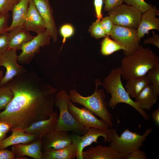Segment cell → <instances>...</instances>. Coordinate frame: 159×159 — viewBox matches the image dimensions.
Returning <instances> with one entry per match:
<instances>
[{"label": "cell", "instance_id": "1", "mask_svg": "<svg viewBox=\"0 0 159 159\" xmlns=\"http://www.w3.org/2000/svg\"><path fill=\"white\" fill-rule=\"evenodd\" d=\"M6 85L14 97L0 112V120L11 124V131L23 130L37 121L47 119L54 112V96L58 89L34 71L16 76Z\"/></svg>", "mask_w": 159, "mask_h": 159}, {"label": "cell", "instance_id": "2", "mask_svg": "<svg viewBox=\"0 0 159 159\" xmlns=\"http://www.w3.org/2000/svg\"><path fill=\"white\" fill-rule=\"evenodd\" d=\"M158 65V56L150 49L140 45L134 53L125 56L122 60L121 77L125 80L142 77Z\"/></svg>", "mask_w": 159, "mask_h": 159}, {"label": "cell", "instance_id": "3", "mask_svg": "<svg viewBox=\"0 0 159 159\" xmlns=\"http://www.w3.org/2000/svg\"><path fill=\"white\" fill-rule=\"evenodd\" d=\"M121 77L120 67L115 68L104 78L102 83V85L103 86L107 92L110 93L111 95L108 106L114 109L119 103L126 104L136 109L146 120H149L150 116L139 107L137 103L131 99L124 87Z\"/></svg>", "mask_w": 159, "mask_h": 159}, {"label": "cell", "instance_id": "4", "mask_svg": "<svg viewBox=\"0 0 159 159\" xmlns=\"http://www.w3.org/2000/svg\"><path fill=\"white\" fill-rule=\"evenodd\" d=\"M102 82L98 79L95 80V89L92 95L87 97L81 95L76 90L72 89L69 92L70 101L79 104L99 117L109 127H112L113 115L109 111L105 99L106 96L102 89H98Z\"/></svg>", "mask_w": 159, "mask_h": 159}, {"label": "cell", "instance_id": "5", "mask_svg": "<svg viewBox=\"0 0 159 159\" xmlns=\"http://www.w3.org/2000/svg\"><path fill=\"white\" fill-rule=\"evenodd\" d=\"M54 105L59 110L57 126L54 131H71L79 135H84L87 132L69 112L68 107L70 101L69 95L66 91L61 90L55 94Z\"/></svg>", "mask_w": 159, "mask_h": 159}, {"label": "cell", "instance_id": "6", "mask_svg": "<svg viewBox=\"0 0 159 159\" xmlns=\"http://www.w3.org/2000/svg\"><path fill=\"white\" fill-rule=\"evenodd\" d=\"M153 130L152 128L147 129L145 133L141 135L126 129L119 136L116 132V129H114L110 145L124 156L142 147Z\"/></svg>", "mask_w": 159, "mask_h": 159}, {"label": "cell", "instance_id": "7", "mask_svg": "<svg viewBox=\"0 0 159 159\" xmlns=\"http://www.w3.org/2000/svg\"><path fill=\"white\" fill-rule=\"evenodd\" d=\"M114 129L112 127L103 130L91 127L82 136L75 133L71 135L72 143L74 145L76 150L77 159H83L82 153L84 149L93 143H97L98 138L100 137L104 138V143H110Z\"/></svg>", "mask_w": 159, "mask_h": 159}, {"label": "cell", "instance_id": "8", "mask_svg": "<svg viewBox=\"0 0 159 159\" xmlns=\"http://www.w3.org/2000/svg\"><path fill=\"white\" fill-rule=\"evenodd\" d=\"M108 13L115 25L137 29L142 15V13L134 7L123 4Z\"/></svg>", "mask_w": 159, "mask_h": 159}, {"label": "cell", "instance_id": "9", "mask_svg": "<svg viewBox=\"0 0 159 159\" xmlns=\"http://www.w3.org/2000/svg\"><path fill=\"white\" fill-rule=\"evenodd\" d=\"M110 36L121 46L125 56L133 54L140 47L137 29L115 25Z\"/></svg>", "mask_w": 159, "mask_h": 159}, {"label": "cell", "instance_id": "10", "mask_svg": "<svg viewBox=\"0 0 159 159\" xmlns=\"http://www.w3.org/2000/svg\"><path fill=\"white\" fill-rule=\"evenodd\" d=\"M51 38L47 29L37 34L33 39L22 46L20 49L21 52L18 56V61L23 64H29L34 55L39 52L41 47L49 44Z\"/></svg>", "mask_w": 159, "mask_h": 159}, {"label": "cell", "instance_id": "11", "mask_svg": "<svg viewBox=\"0 0 159 159\" xmlns=\"http://www.w3.org/2000/svg\"><path fill=\"white\" fill-rule=\"evenodd\" d=\"M68 107L73 117L87 130L91 127L103 130L109 128L104 121L98 119L93 112L87 108L77 107L71 101L68 103Z\"/></svg>", "mask_w": 159, "mask_h": 159}, {"label": "cell", "instance_id": "12", "mask_svg": "<svg viewBox=\"0 0 159 159\" xmlns=\"http://www.w3.org/2000/svg\"><path fill=\"white\" fill-rule=\"evenodd\" d=\"M16 52L15 49H8L0 56V66L4 67L6 69L0 83V87L6 85L15 77L27 72L24 67L17 63Z\"/></svg>", "mask_w": 159, "mask_h": 159}, {"label": "cell", "instance_id": "13", "mask_svg": "<svg viewBox=\"0 0 159 159\" xmlns=\"http://www.w3.org/2000/svg\"><path fill=\"white\" fill-rule=\"evenodd\" d=\"M72 143L71 135L65 131H53L42 138V151L54 150Z\"/></svg>", "mask_w": 159, "mask_h": 159}, {"label": "cell", "instance_id": "14", "mask_svg": "<svg viewBox=\"0 0 159 159\" xmlns=\"http://www.w3.org/2000/svg\"><path fill=\"white\" fill-rule=\"evenodd\" d=\"M40 16L45 22L54 42L57 39L58 32L54 21L53 10L49 0H33Z\"/></svg>", "mask_w": 159, "mask_h": 159}, {"label": "cell", "instance_id": "15", "mask_svg": "<svg viewBox=\"0 0 159 159\" xmlns=\"http://www.w3.org/2000/svg\"><path fill=\"white\" fill-rule=\"evenodd\" d=\"M59 114L54 112L47 119L37 121L22 130L25 133L42 138L45 135L55 129L58 122Z\"/></svg>", "mask_w": 159, "mask_h": 159}, {"label": "cell", "instance_id": "16", "mask_svg": "<svg viewBox=\"0 0 159 159\" xmlns=\"http://www.w3.org/2000/svg\"><path fill=\"white\" fill-rule=\"evenodd\" d=\"M42 138L29 144H19L12 145V150L17 159H27L24 156L35 159H43L42 150Z\"/></svg>", "mask_w": 159, "mask_h": 159}, {"label": "cell", "instance_id": "17", "mask_svg": "<svg viewBox=\"0 0 159 159\" xmlns=\"http://www.w3.org/2000/svg\"><path fill=\"white\" fill-rule=\"evenodd\" d=\"M159 15V11L153 6L142 14L139 25L137 29L139 39L143 37L145 34H149L150 30H159V19L155 17Z\"/></svg>", "mask_w": 159, "mask_h": 159}, {"label": "cell", "instance_id": "18", "mask_svg": "<svg viewBox=\"0 0 159 159\" xmlns=\"http://www.w3.org/2000/svg\"><path fill=\"white\" fill-rule=\"evenodd\" d=\"M83 159H124V156L110 146L100 144L83 151Z\"/></svg>", "mask_w": 159, "mask_h": 159}, {"label": "cell", "instance_id": "19", "mask_svg": "<svg viewBox=\"0 0 159 159\" xmlns=\"http://www.w3.org/2000/svg\"><path fill=\"white\" fill-rule=\"evenodd\" d=\"M23 26L29 31L34 32L37 34L47 29L46 25L33 0H29L27 13Z\"/></svg>", "mask_w": 159, "mask_h": 159}, {"label": "cell", "instance_id": "20", "mask_svg": "<svg viewBox=\"0 0 159 159\" xmlns=\"http://www.w3.org/2000/svg\"><path fill=\"white\" fill-rule=\"evenodd\" d=\"M29 31L22 26L9 32L8 49H14L16 51L21 49L23 44L31 40L34 37L31 35Z\"/></svg>", "mask_w": 159, "mask_h": 159}, {"label": "cell", "instance_id": "21", "mask_svg": "<svg viewBox=\"0 0 159 159\" xmlns=\"http://www.w3.org/2000/svg\"><path fill=\"white\" fill-rule=\"evenodd\" d=\"M12 134L9 137L0 141V149L19 144H29L39 138L34 135L25 133L20 130H12Z\"/></svg>", "mask_w": 159, "mask_h": 159}, {"label": "cell", "instance_id": "22", "mask_svg": "<svg viewBox=\"0 0 159 159\" xmlns=\"http://www.w3.org/2000/svg\"><path fill=\"white\" fill-rule=\"evenodd\" d=\"M29 0H20L12 11V21L7 31L10 32L14 29L23 26L27 13Z\"/></svg>", "mask_w": 159, "mask_h": 159}, {"label": "cell", "instance_id": "23", "mask_svg": "<svg viewBox=\"0 0 159 159\" xmlns=\"http://www.w3.org/2000/svg\"><path fill=\"white\" fill-rule=\"evenodd\" d=\"M158 96L159 95L152 90L149 85L135 98V101L142 109L150 111L156 103Z\"/></svg>", "mask_w": 159, "mask_h": 159}, {"label": "cell", "instance_id": "24", "mask_svg": "<svg viewBox=\"0 0 159 159\" xmlns=\"http://www.w3.org/2000/svg\"><path fill=\"white\" fill-rule=\"evenodd\" d=\"M43 159H74L76 157V151L72 143L58 150L42 151Z\"/></svg>", "mask_w": 159, "mask_h": 159}, {"label": "cell", "instance_id": "25", "mask_svg": "<svg viewBox=\"0 0 159 159\" xmlns=\"http://www.w3.org/2000/svg\"><path fill=\"white\" fill-rule=\"evenodd\" d=\"M127 80L125 90L130 97L135 98L146 87L149 85L146 75Z\"/></svg>", "mask_w": 159, "mask_h": 159}, {"label": "cell", "instance_id": "26", "mask_svg": "<svg viewBox=\"0 0 159 159\" xmlns=\"http://www.w3.org/2000/svg\"><path fill=\"white\" fill-rule=\"evenodd\" d=\"M121 46L115 40L111 39L108 36L105 37L101 44V52L105 56H108L120 50H122Z\"/></svg>", "mask_w": 159, "mask_h": 159}, {"label": "cell", "instance_id": "27", "mask_svg": "<svg viewBox=\"0 0 159 159\" xmlns=\"http://www.w3.org/2000/svg\"><path fill=\"white\" fill-rule=\"evenodd\" d=\"M146 76L151 88L159 95V65L150 69Z\"/></svg>", "mask_w": 159, "mask_h": 159}, {"label": "cell", "instance_id": "28", "mask_svg": "<svg viewBox=\"0 0 159 159\" xmlns=\"http://www.w3.org/2000/svg\"><path fill=\"white\" fill-rule=\"evenodd\" d=\"M13 97V92L8 85L0 87V110L7 107Z\"/></svg>", "mask_w": 159, "mask_h": 159}, {"label": "cell", "instance_id": "29", "mask_svg": "<svg viewBox=\"0 0 159 159\" xmlns=\"http://www.w3.org/2000/svg\"><path fill=\"white\" fill-rule=\"evenodd\" d=\"M100 20L97 19L89 26L88 29V31L91 36L96 39L107 36L101 27Z\"/></svg>", "mask_w": 159, "mask_h": 159}, {"label": "cell", "instance_id": "30", "mask_svg": "<svg viewBox=\"0 0 159 159\" xmlns=\"http://www.w3.org/2000/svg\"><path fill=\"white\" fill-rule=\"evenodd\" d=\"M123 1L127 5L135 7L142 14L153 6L152 5L146 3L144 0H123Z\"/></svg>", "mask_w": 159, "mask_h": 159}, {"label": "cell", "instance_id": "31", "mask_svg": "<svg viewBox=\"0 0 159 159\" xmlns=\"http://www.w3.org/2000/svg\"><path fill=\"white\" fill-rule=\"evenodd\" d=\"M20 0H0V13L4 14L11 11Z\"/></svg>", "mask_w": 159, "mask_h": 159}, {"label": "cell", "instance_id": "32", "mask_svg": "<svg viewBox=\"0 0 159 159\" xmlns=\"http://www.w3.org/2000/svg\"><path fill=\"white\" fill-rule=\"evenodd\" d=\"M100 24L106 35L110 36L115 25L111 17L108 16L102 18Z\"/></svg>", "mask_w": 159, "mask_h": 159}, {"label": "cell", "instance_id": "33", "mask_svg": "<svg viewBox=\"0 0 159 159\" xmlns=\"http://www.w3.org/2000/svg\"><path fill=\"white\" fill-rule=\"evenodd\" d=\"M74 32V27L71 24H67L62 25L59 29V33L63 38L62 43H64L67 39L72 36Z\"/></svg>", "mask_w": 159, "mask_h": 159}, {"label": "cell", "instance_id": "34", "mask_svg": "<svg viewBox=\"0 0 159 159\" xmlns=\"http://www.w3.org/2000/svg\"><path fill=\"white\" fill-rule=\"evenodd\" d=\"M9 35L8 32L0 34V56L4 54L8 49Z\"/></svg>", "mask_w": 159, "mask_h": 159}, {"label": "cell", "instance_id": "35", "mask_svg": "<svg viewBox=\"0 0 159 159\" xmlns=\"http://www.w3.org/2000/svg\"><path fill=\"white\" fill-rule=\"evenodd\" d=\"M146 153L139 149L136 150L131 153L124 156V159H148Z\"/></svg>", "mask_w": 159, "mask_h": 159}, {"label": "cell", "instance_id": "36", "mask_svg": "<svg viewBox=\"0 0 159 159\" xmlns=\"http://www.w3.org/2000/svg\"><path fill=\"white\" fill-rule=\"evenodd\" d=\"M9 16V12L2 14L0 13V34L8 32L9 27L8 21Z\"/></svg>", "mask_w": 159, "mask_h": 159}, {"label": "cell", "instance_id": "37", "mask_svg": "<svg viewBox=\"0 0 159 159\" xmlns=\"http://www.w3.org/2000/svg\"><path fill=\"white\" fill-rule=\"evenodd\" d=\"M105 4L104 11L109 12L115 8L122 4L123 0H103Z\"/></svg>", "mask_w": 159, "mask_h": 159}, {"label": "cell", "instance_id": "38", "mask_svg": "<svg viewBox=\"0 0 159 159\" xmlns=\"http://www.w3.org/2000/svg\"><path fill=\"white\" fill-rule=\"evenodd\" d=\"M103 0H94V4L97 19L101 20L102 18V13Z\"/></svg>", "mask_w": 159, "mask_h": 159}, {"label": "cell", "instance_id": "39", "mask_svg": "<svg viewBox=\"0 0 159 159\" xmlns=\"http://www.w3.org/2000/svg\"><path fill=\"white\" fill-rule=\"evenodd\" d=\"M153 36L148 37L144 40V44H152L159 48V35L153 31Z\"/></svg>", "mask_w": 159, "mask_h": 159}, {"label": "cell", "instance_id": "40", "mask_svg": "<svg viewBox=\"0 0 159 159\" xmlns=\"http://www.w3.org/2000/svg\"><path fill=\"white\" fill-rule=\"evenodd\" d=\"M16 159L13 151L7 149H0V159Z\"/></svg>", "mask_w": 159, "mask_h": 159}, {"label": "cell", "instance_id": "41", "mask_svg": "<svg viewBox=\"0 0 159 159\" xmlns=\"http://www.w3.org/2000/svg\"><path fill=\"white\" fill-rule=\"evenodd\" d=\"M12 125L6 121L0 120V131L6 134L11 130Z\"/></svg>", "mask_w": 159, "mask_h": 159}, {"label": "cell", "instance_id": "42", "mask_svg": "<svg viewBox=\"0 0 159 159\" xmlns=\"http://www.w3.org/2000/svg\"><path fill=\"white\" fill-rule=\"evenodd\" d=\"M153 119L158 125H159V108L153 111L152 114Z\"/></svg>", "mask_w": 159, "mask_h": 159}, {"label": "cell", "instance_id": "43", "mask_svg": "<svg viewBox=\"0 0 159 159\" xmlns=\"http://www.w3.org/2000/svg\"><path fill=\"white\" fill-rule=\"evenodd\" d=\"M6 136V134L3 133L0 131V141L4 139Z\"/></svg>", "mask_w": 159, "mask_h": 159}, {"label": "cell", "instance_id": "44", "mask_svg": "<svg viewBox=\"0 0 159 159\" xmlns=\"http://www.w3.org/2000/svg\"><path fill=\"white\" fill-rule=\"evenodd\" d=\"M3 77V72L2 71L0 70V83Z\"/></svg>", "mask_w": 159, "mask_h": 159}]
</instances>
